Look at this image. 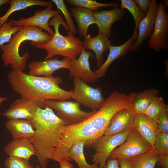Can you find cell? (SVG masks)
<instances>
[{
	"label": "cell",
	"instance_id": "1",
	"mask_svg": "<svg viewBox=\"0 0 168 168\" xmlns=\"http://www.w3.org/2000/svg\"><path fill=\"white\" fill-rule=\"evenodd\" d=\"M7 77L12 89L21 97L38 102L42 109L47 100H63L71 98L73 89L65 90L60 87L62 79L59 77H40L26 73L19 70H12Z\"/></svg>",
	"mask_w": 168,
	"mask_h": 168
},
{
	"label": "cell",
	"instance_id": "2",
	"mask_svg": "<svg viewBox=\"0 0 168 168\" xmlns=\"http://www.w3.org/2000/svg\"><path fill=\"white\" fill-rule=\"evenodd\" d=\"M35 129L34 134L29 138L36 150L39 167L46 166L52 159L60 138L62 129L65 125L52 109L39 106L34 117L28 120Z\"/></svg>",
	"mask_w": 168,
	"mask_h": 168
},
{
	"label": "cell",
	"instance_id": "3",
	"mask_svg": "<svg viewBox=\"0 0 168 168\" xmlns=\"http://www.w3.org/2000/svg\"><path fill=\"white\" fill-rule=\"evenodd\" d=\"M53 26L54 34L49 41L45 43L31 41V44L38 49L44 50L47 53L45 59L60 55L71 59L79 55L83 48V42L69 31L67 23L60 13L53 17L49 21Z\"/></svg>",
	"mask_w": 168,
	"mask_h": 168
},
{
	"label": "cell",
	"instance_id": "4",
	"mask_svg": "<svg viewBox=\"0 0 168 168\" xmlns=\"http://www.w3.org/2000/svg\"><path fill=\"white\" fill-rule=\"evenodd\" d=\"M52 37L37 27H20L19 30L12 35L8 43L0 46L2 52L1 59L3 61V66L10 65L13 70H24L30 54L26 51L22 56L20 55L19 49L21 44L27 40L45 43L50 40Z\"/></svg>",
	"mask_w": 168,
	"mask_h": 168
},
{
	"label": "cell",
	"instance_id": "5",
	"mask_svg": "<svg viewBox=\"0 0 168 168\" xmlns=\"http://www.w3.org/2000/svg\"><path fill=\"white\" fill-rule=\"evenodd\" d=\"M45 106L54 110L55 114L64 122L65 125H72L86 120L96 111L86 112L81 110L76 101L48 100L44 102Z\"/></svg>",
	"mask_w": 168,
	"mask_h": 168
},
{
	"label": "cell",
	"instance_id": "6",
	"mask_svg": "<svg viewBox=\"0 0 168 168\" xmlns=\"http://www.w3.org/2000/svg\"><path fill=\"white\" fill-rule=\"evenodd\" d=\"M71 78L74 85L71 98L91 109L92 111L99 110L105 100L103 97L102 89L99 87H92L80 78Z\"/></svg>",
	"mask_w": 168,
	"mask_h": 168
},
{
	"label": "cell",
	"instance_id": "7",
	"mask_svg": "<svg viewBox=\"0 0 168 168\" xmlns=\"http://www.w3.org/2000/svg\"><path fill=\"white\" fill-rule=\"evenodd\" d=\"M132 128L118 134L103 135L98 138L91 146L96 152L92 156L93 163L98 165L99 168H103L111 153L125 141Z\"/></svg>",
	"mask_w": 168,
	"mask_h": 168
},
{
	"label": "cell",
	"instance_id": "8",
	"mask_svg": "<svg viewBox=\"0 0 168 168\" xmlns=\"http://www.w3.org/2000/svg\"><path fill=\"white\" fill-rule=\"evenodd\" d=\"M152 148L150 144L132 128L125 141L115 149L109 158L118 160L129 159L146 153Z\"/></svg>",
	"mask_w": 168,
	"mask_h": 168
},
{
	"label": "cell",
	"instance_id": "9",
	"mask_svg": "<svg viewBox=\"0 0 168 168\" xmlns=\"http://www.w3.org/2000/svg\"><path fill=\"white\" fill-rule=\"evenodd\" d=\"M162 2L158 4L154 29L148 42V48L158 52L168 48V15Z\"/></svg>",
	"mask_w": 168,
	"mask_h": 168
},
{
	"label": "cell",
	"instance_id": "10",
	"mask_svg": "<svg viewBox=\"0 0 168 168\" xmlns=\"http://www.w3.org/2000/svg\"><path fill=\"white\" fill-rule=\"evenodd\" d=\"M38 106L42 109L35 100L21 97L14 100L2 114L8 119L29 120L34 117Z\"/></svg>",
	"mask_w": 168,
	"mask_h": 168
},
{
	"label": "cell",
	"instance_id": "11",
	"mask_svg": "<svg viewBox=\"0 0 168 168\" xmlns=\"http://www.w3.org/2000/svg\"><path fill=\"white\" fill-rule=\"evenodd\" d=\"M158 8L157 1L151 0L147 14L138 26L137 37L132 45L131 51L134 52L138 50L144 41L151 36L154 28Z\"/></svg>",
	"mask_w": 168,
	"mask_h": 168
},
{
	"label": "cell",
	"instance_id": "12",
	"mask_svg": "<svg viewBox=\"0 0 168 168\" xmlns=\"http://www.w3.org/2000/svg\"><path fill=\"white\" fill-rule=\"evenodd\" d=\"M77 58L71 59L69 69L71 77H78L87 83L97 81L94 72L91 70L89 63L90 58L93 56L90 51H87L83 47Z\"/></svg>",
	"mask_w": 168,
	"mask_h": 168
},
{
	"label": "cell",
	"instance_id": "13",
	"mask_svg": "<svg viewBox=\"0 0 168 168\" xmlns=\"http://www.w3.org/2000/svg\"><path fill=\"white\" fill-rule=\"evenodd\" d=\"M53 6H49L42 11H36L34 15L27 18L21 17L18 20H11L14 26L21 27L24 26H32L39 27L47 31L49 34L53 36L54 31L49 25V21L58 13L59 10L52 9Z\"/></svg>",
	"mask_w": 168,
	"mask_h": 168
},
{
	"label": "cell",
	"instance_id": "14",
	"mask_svg": "<svg viewBox=\"0 0 168 168\" xmlns=\"http://www.w3.org/2000/svg\"><path fill=\"white\" fill-rule=\"evenodd\" d=\"M71 60L66 57H64L62 60L56 57L43 61H33L28 64V74L40 77L52 76L58 69L65 68L69 70Z\"/></svg>",
	"mask_w": 168,
	"mask_h": 168
},
{
	"label": "cell",
	"instance_id": "15",
	"mask_svg": "<svg viewBox=\"0 0 168 168\" xmlns=\"http://www.w3.org/2000/svg\"><path fill=\"white\" fill-rule=\"evenodd\" d=\"M137 30H135L132 37L122 44L115 46L110 44L107 59L101 67L94 72L97 79L105 76L110 66L115 60L131 51L132 46L137 37Z\"/></svg>",
	"mask_w": 168,
	"mask_h": 168
},
{
	"label": "cell",
	"instance_id": "16",
	"mask_svg": "<svg viewBox=\"0 0 168 168\" xmlns=\"http://www.w3.org/2000/svg\"><path fill=\"white\" fill-rule=\"evenodd\" d=\"M93 12L99 32L108 38L111 36L112 25L114 22L120 21L125 14L124 11L118 7L110 10L96 11Z\"/></svg>",
	"mask_w": 168,
	"mask_h": 168
},
{
	"label": "cell",
	"instance_id": "17",
	"mask_svg": "<svg viewBox=\"0 0 168 168\" xmlns=\"http://www.w3.org/2000/svg\"><path fill=\"white\" fill-rule=\"evenodd\" d=\"M135 115L130 109H124L119 111L110 120L104 135L118 134L132 128Z\"/></svg>",
	"mask_w": 168,
	"mask_h": 168
},
{
	"label": "cell",
	"instance_id": "18",
	"mask_svg": "<svg viewBox=\"0 0 168 168\" xmlns=\"http://www.w3.org/2000/svg\"><path fill=\"white\" fill-rule=\"evenodd\" d=\"M133 128L153 147L158 130L156 121L144 114H135Z\"/></svg>",
	"mask_w": 168,
	"mask_h": 168
},
{
	"label": "cell",
	"instance_id": "19",
	"mask_svg": "<svg viewBox=\"0 0 168 168\" xmlns=\"http://www.w3.org/2000/svg\"><path fill=\"white\" fill-rule=\"evenodd\" d=\"M85 38L82 42L83 47L86 50H91L94 52L96 66L98 68L103 64V53L108 50L111 44V41L109 38L100 32L95 37H91L89 34Z\"/></svg>",
	"mask_w": 168,
	"mask_h": 168
},
{
	"label": "cell",
	"instance_id": "20",
	"mask_svg": "<svg viewBox=\"0 0 168 168\" xmlns=\"http://www.w3.org/2000/svg\"><path fill=\"white\" fill-rule=\"evenodd\" d=\"M4 152L9 156H14L29 160L35 155L36 149L27 138L13 139L4 148Z\"/></svg>",
	"mask_w": 168,
	"mask_h": 168
},
{
	"label": "cell",
	"instance_id": "21",
	"mask_svg": "<svg viewBox=\"0 0 168 168\" xmlns=\"http://www.w3.org/2000/svg\"><path fill=\"white\" fill-rule=\"evenodd\" d=\"M159 93L156 89L151 88L139 92L131 93L128 96L131 99V110L135 114H143L150 103Z\"/></svg>",
	"mask_w": 168,
	"mask_h": 168
},
{
	"label": "cell",
	"instance_id": "22",
	"mask_svg": "<svg viewBox=\"0 0 168 168\" xmlns=\"http://www.w3.org/2000/svg\"><path fill=\"white\" fill-rule=\"evenodd\" d=\"M5 127L12 135L13 139L30 138L35 134V129L28 120L22 119H8Z\"/></svg>",
	"mask_w": 168,
	"mask_h": 168
},
{
	"label": "cell",
	"instance_id": "23",
	"mask_svg": "<svg viewBox=\"0 0 168 168\" xmlns=\"http://www.w3.org/2000/svg\"><path fill=\"white\" fill-rule=\"evenodd\" d=\"M71 15L77 23L79 34L85 38L87 36L89 26L96 24L94 14L91 11L87 9L75 7L71 9Z\"/></svg>",
	"mask_w": 168,
	"mask_h": 168
},
{
	"label": "cell",
	"instance_id": "24",
	"mask_svg": "<svg viewBox=\"0 0 168 168\" xmlns=\"http://www.w3.org/2000/svg\"><path fill=\"white\" fill-rule=\"evenodd\" d=\"M53 3L51 1L41 0H11L10 7L6 12L0 17V27L7 21L9 16L13 12L33 6H39L43 7L53 6Z\"/></svg>",
	"mask_w": 168,
	"mask_h": 168
},
{
	"label": "cell",
	"instance_id": "25",
	"mask_svg": "<svg viewBox=\"0 0 168 168\" xmlns=\"http://www.w3.org/2000/svg\"><path fill=\"white\" fill-rule=\"evenodd\" d=\"M84 146L85 143L82 141L74 143L68 151V157L76 162L79 168H99L97 164L93 163L90 165L87 162L84 152Z\"/></svg>",
	"mask_w": 168,
	"mask_h": 168
},
{
	"label": "cell",
	"instance_id": "26",
	"mask_svg": "<svg viewBox=\"0 0 168 168\" xmlns=\"http://www.w3.org/2000/svg\"><path fill=\"white\" fill-rule=\"evenodd\" d=\"M159 154L153 147L148 152L129 159L134 168H154Z\"/></svg>",
	"mask_w": 168,
	"mask_h": 168
},
{
	"label": "cell",
	"instance_id": "27",
	"mask_svg": "<svg viewBox=\"0 0 168 168\" xmlns=\"http://www.w3.org/2000/svg\"><path fill=\"white\" fill-rule=\"evenodd\" d=\"M66 1L70 5L84 8L92 12L96 11L100 8L118 7L119 6L116 2L103 3L92 0H67Z\"/></svg>",
	"mask_w": 168,
	"mask_h": 168
},
{
	"label": "cell",
	"instance_id": "28",
	"mask_svg": "<svg viewBox=\"0 0 168 168\" xmlns=\"http://www.w3.org/2000/svg\"><path fill=\"white\" fill-rule=\"evenodd\" d=\"M120 8L126 9L130 12L135 21V30H137L139 23L146 15L141 12L133 0H121Z\"/></svg>",
	"mask_w": 168,
	"mask_h": 168
},
{
	"label": "cell",
	"instance_id": "29",
	"mask_svg": "<svg viewBox=\"0 0 168 168\" xmlns=\"http://www.w3.org/2000/svg\"><path fill=\"white\" fill-rule=\"evenodd\" d=\"M167 106L161 97L156 96L150 103L143 114L156 121L161 111Z\"/></svg>",
	"mask_w": 168,
	"mask_h": 168
},
{
	"label": "cell",
	"instance_id": "30",
	"mask_svg": "<svg viewBox=\"0 0 168 168\" xmlns=\"http://www.w3.org/2000/svg\"><path fill=\"white\" fill-rule=\"evenodd\" d=\"M20 28L13 26L11 20L4 23L0 27V46L8 43L12 35L18 32Z\"/></svg>",
	"mask_w": 168,
	"mask_h": 168
},
{
	"label": "cell",
	"instance_id": "31",
	"mask_svg": "<svg viewBox=\"0 0 168 168\" xmlns=\"http://www.w3.org/2000/svg\"><path fill=\"white\" fill-rule=\"evenodd\" d=\"M153 148L159 155L168 154V133L158 130L155 139Z\"/></svg>",
	"mask_w": 168,
	"mask_h": 168
},
{
	"label": "cell",
	"instance_id": "32",
	"mask_svg": "<svg viewBox=\"0 0 168 168\" xmlns=\"http://www.w3.org/2000/svg\"><path fill=\"white\" fill-rule=\"evenodd\" d=\"M59 11L63 13L66 20L69 31L74 35L76 34L77 30L72 17L71 13L68 11L63 0H51Z\"/></svg>",
	"mask_w": 168,
	"mask_h": 168
},
{
	"label": "cell",
	"instance_id": "33",
	"mask_svg": "<svg viewBox=\"0 0 168 168\" xmlns=\"http://www.w3.org/2000/svg\"><path fill=\"white\" fill-rule=\"evenodd\" d=\"M29 160L9 156L5 160L4 165L6 168H35L29 163Z\"/></svg>",
	"mask_w": 168,
	"mask_h": 168
},
{
	"label": "cell",
	"instance_id": "34",
	"mask_svg": "<svg viewBox=\"0 0 168 168\" xmlns=\"http://www.w3.org/2000/svg\"><path fill=\"white\" fill-rule=\"evenodd\" d=\"M168 110L167 105L161 111L156 121L158 130L166 133H168Z\"/></svg>",
	"mask_w": 168,
	"mask_h": 168
},
{
	"label": "cell",
	"instance_id": "35",
	"mask_svg": "<svg viewBox=\"0 0 168 168\" xmlns=\"http://www.w3.org/2000/svg\"><path fill=\"white\" fill-rule=\"evenodd\" d=\"M141 12L146 15L148 10L150 0H133Z\"/></svg>",
	"mask_w": 168,
	"mask_h": 168
},
{
	"label": "cell",
	"instance_id": "36",
	"mask_svg": "<svg viewBox=\"0 0 168 168\" xmlns=\"http://www.w3.org/2000/svg\"><path fill=\"white\" fill-rule=\"evenodd\" d=\"M156 164L163 168H168V154L159 155Z\"/></svg>",
	"mask_w": 168,
	"mask_h": 168
},
{
	"label": "cell",
	"instance_id": "37",
	"mask_svg": "<svg viewBox=\"0 0 168 168\" xmlns=\"http://www.w3.org/2000/svg\"><path fill=\"white\" fill-rule=\"evenodd\" d=\"M105 166L103 168H120L118 160L109 158Z\"/></svg>",
	"mask_w": 168,
	"mask_h": 168
},
{
	"label": "cell",
	"instance_id": "38",
	"mask_svg": "<svg viewBox=\"0 0 168 168\" xmlns=\"http://www.w3.org/2000/svg\"><path fill=\"white\" fill-rule=\"evenodd\" d=\"M118 161L120 168H134L129 159H121Z\"/></svg>",
	"mask_w": 168,
	"mask_h": 168
},
{
	"label": "cell",
	"instance_id": "39",
	"mask_svg": "<svg viewBox=\"0 0 168 168\" xmlns=\"http://www.w3.org/2000/svg\"><path fill=\"white\" fill-rule=\"evenodd\" d=\"M60 168H73L72 164L70 161L62 160L59 162Z\"/></svg>",
	"mask_w": 168,
	"mask_h": 168
},
{
	"label": "cell",
	"instance_id": "40",
	"mask_svg": "<svg viewBox=\"0 0 168 168\" xmlns=\"http://www.w3.org/2000/svg\"><path fill=\"white\" fill-rule=\"evenodd\" d=\"M11 0H0V7L6 4H9Z\"/></svg>",
	"mask_w": 168,
	"mask_h": 168
},
{
	"label": "cell",
	"instance_id": "41",
	"mask_svg": "<svg viewBox=\"0 0 168 168\" xmlns=\"http://www.w3.org/2000/svg\"><path fill=\"white\" fill-rule=\"evenodd\" d=\"M7 99V97H0V107L1 104L3 102H4ZM1 113L0 110V115H1Z\"/></svg>",
	"mask_w": 168,
	"mask_h": 168
},
{
	"label": "cell",
	"instance_id": "42",
	"mask_svg": "<svg viewBox=\"0 0 168 168\" xmlns=\"http://www.w3.org/2000/svg\"><path fill=\"white\" fill-rule=\"evenodd\" d=\"M163 5L165 7L166 6H167V7H168V0H163Z\"/></svg>",
	"mask_w": 168,
	"mask_h": 168
},
{
	"label": "cell",
	"instance_id": "43",
	"mask_svg": "<svg viewBox=\"0 0 168 168\" xmlns=\"http://www.w3.org/2000/svg\"><path fill=\"white\" fill-rule=\"evenodd\" d=\"M45 166H43V168H45ZM38 167L37 166L36 168H38Z\"/></svg>",
	"mask_w": 168,
	"mask_h": 168
}]
</instances>
